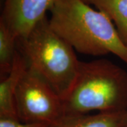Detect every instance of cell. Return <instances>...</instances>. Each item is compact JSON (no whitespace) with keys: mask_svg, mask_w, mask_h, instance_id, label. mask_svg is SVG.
Segmentation results:
<instances>
[{"mask_svg":"<svg viewBox=\"0 0 127 127\" xmlns=\"http://www.w3.org/2000/svg\"><path fill=\"white\" fill-rule=\"evenodd\" d=\"M17 48L28 68L64 100L73 85L81 61L72 47L52 29L47 16L27 36L18 39Z\"/></svg>","mask_w":127,"mask_h":127,"instance_id":"obj_3","label":"cell"},{"mask_svg":"<svg viewBox=\"0 0 127 127\" xmlns=\"http://www.w3.org/2000/svg\"><path fill=\"white\" fill-rule=\"evenodd\" d=\"M127 110L115 112L64 114L49 127H126Z\"/></svg>","mask_w":127,"mask_h":127,"instance_id":"obj_7","label":"cell"},{"mask_svg":"<svg viewBox=\"0 0 127 127\" xmlns=\"http://www.w3.org/2000/svg\"></svg>","mask_w":127,"mask_h":127,"instance_id":"obj_11","label":"cell"},{"mask_svg":"<svg viewBox=\"0 0 127 127\" xmlns=\"http://www.w3.org/2000/svg\"><path fill=\"white\" fill-rule=\"evenodd\" d=\"M18 38L0 20V74L1 78L11 71L17 52Z\"/></svg>","mask_w":127,"mask_h":127,"instance_id":"obj_9","label":"cell"},{"mask_svg":"<svg viewBox=\"0 0 127 127\" xmlns=\"http://www.w3.org/2000/svg\"><path fill=\"white\" fill-rule=\"evenodd\" d=\"M105 14L115 26L122 41L127 45V0H83Z\"/></svg>","mask_w":127,"mask_h":127,"instance_id":"obj_8","label":"cell"},{"mask_svg":"<svg viewBox=\"0 0 127 127\" xmlns=\"http://www.w3.org/2000/svg\"><path fill=\"white\" fill-rule=\"evenodd\" d=\"M63 104L64 114L127 110V73L108 59L81 62Z\"/></svg>","mask_w":127,"mask_h":127,"instance_id":"obj_2","label":"cell"},{"mask_svg":"<svg viewBox=\"0 0 127 127\" xmlns=\"http://www.w3.org/2000/svg\"><path fill=\"white\" fill-rule=\"evenodd\" d=\"M52 29L83 55L113 54L127 64V45L109 18L83 0H58L50 9Z\"/></svg>","mask_w":127,"mask_h":127,"instance_id":"obj_1","label":"cell"},{"mask_svg":"<svg viewBox=\"0 0 127 127\" xmlns=\"http://www.w3.org/2000/svg\"><path fill=\"white\" fill-rule=\"evenodd\" d=\"M27 68L26 59L17 50L11 71L6 76L1 78L0 118L18 119L15 105V95L18 83Z\"/></svg>","mask_w":127,"mask_h":127,"instance_id":"obj_6","label":"cell"},{"mask_svg":"<svg viewBox=\"0 0 127 127\" xmlns=\"http://www.w3.org/2000/svg\"><path fill=\"white\" fill-rule=\"evenodd\" d=\"M18 120L52 124L64 114L63 100L35 73L27 68L15 95Z\"/></svg>","mask_w":127,"mask_h":127,"instance_id":"obj_4","label":"cell"},{"mask_svg":"<svg viewBox=\"0 0 127 127\" xmlns=\"http://www.w3.org/2000/svg\"><path fill=\"white\" fill-rule=\"evenodd\" d=\"M50 124L24 123L16 119L0 118V127H49Z\"/></svg>","mask_w":127,"mask_h":127,"instance_id":"obj_10","label":"cell"},{"mask_svg":"<svg viewBox=\"0 0 127 127\" xmlns=\"http://www.w3.org/2000/svg\"><path fill=\"white\" fill-rule=\"evenodd\" d=\"M58 0H5L0 20L18 39L26 37Z\"/></svg>","mask_w":127,"mask_h":127,"instance_id":"obj_5","label":"cell"}]
</instances>
